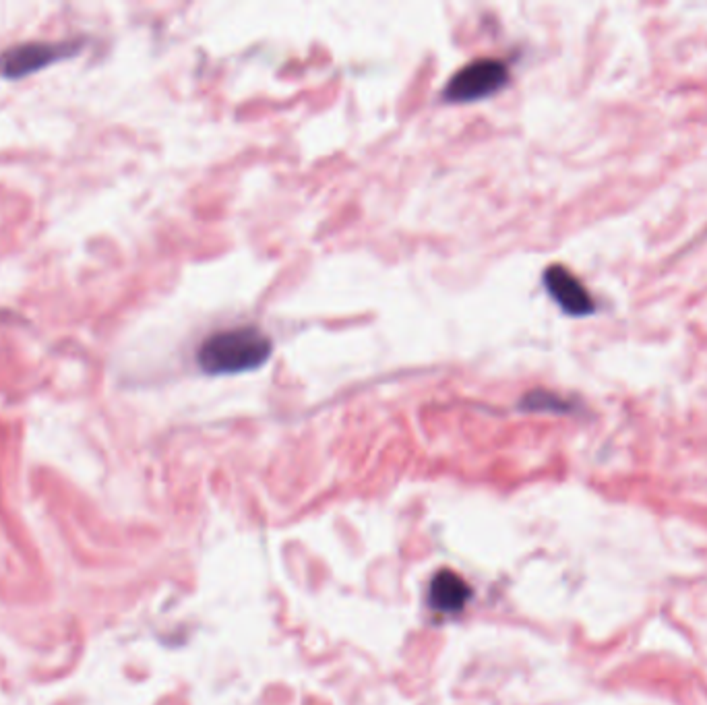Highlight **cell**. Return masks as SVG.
<instances>
[{
    "mask_svg": "<svg viewBox=\"0 0 707 705\" xmlns=\"http://www.w3.org/2000/svg\"><path fill=\"white\" fill-rule=\"evenodd\" d=\"M521 408L530 410V412H555V414H569L573 412V404L567 402L565 397L550 393L544 389L532 391L524 397V402H521Z\"/></svg>",
    "mask_w": 707,
    "mask_h": 705,
    "instance_id": "8992f818",
    "label": "cell"
},
{
    "mask_svg": "<svg viewBox=\"0 0 707 705\" xmlns=\"http://www.w3.org/2000/svg\"><path fill=\"white\" fill-rule=\"evenodd\" d=\"M470 600V586L453 571H441L430 581L428 602L439 612H457Z\"/></svg>",
    "mask_w": 707,
    "mask_h": 705,
    "instance_id": "5b68a950",
    "label": "cell"
},
{
    "mask_svg": "<svg viewBox=\"0 0 707 705\" xmlns=\"http://www.w3.org/2000/svg\"><path fill=\"white\" fill-rule=\"evenodd\" d=\"M79 52V42H34L0 54V77L19 79Z\"/></svg>",
    "mask_w": 707,
    "mask_h": 705,
    "instance_id": "3957f363",
    "label": "cell"
},
{
    "mask_svg": "<svg viewBox=\"0 0 707 705\" xmlns=\"http://www.w3.org/2000/svg\"><path fill=\"white\" fill-rule=\"evenodd\" d=\"M271 350L269 335L259 327H232L205 337L197 350V364L207 375L251 373L269 360Z\"/></svg>",
    "mask_w": 707,
    "mask_h": 705,
    "instance_id": "6da1fadb",
    "label": "cell"
},
{
    "mask_svg": "<svg viewBox=\"0 0 707 705\" xmlns=\"http://www.w3.org/2000/svg\"><path fill=\"white\" fill-rule=\"evenodd\" d=\"M544 288L555 300L561 311L569 317H588L596 311V304L588 288L579 282V278L563 267V265H550L544 275Z\"/></svg>",
    "mask_w": 707,
    "mask_h": 705,
    "instance_id": "277c9868",
    "label": "cell"
},
{
    "mask_svg": "<svg viewBox=\"0 0 707 705\" xmlns=\"http://www.w3.org/2000/svg\"><path fill=\"white\" fill-rule=\"evenodd\" d=\"M509 67L499 58H478L470 65L461 67L445 85L443 98L451 104L480 102L499 91L509 83Z\"/></svg>",
    "mask_w": 707,
    "mask_h": 705,
    "instance_id": "7a4b0ae2",
    "label": "cell"
}]
</instances>
